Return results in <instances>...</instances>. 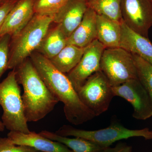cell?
I'll list each match as a JSON object with an SVG mask.
<instances>
[{
  "label": "cell",
  "mask_w": 152,
  "mask_h": 152,
  "mask_svg": "<svg viewBox=\"0 0 152 152\" xmlns=\"http://www.w3.org/2000/svg\"><path fill=\"white\" fill-rule=\"evenodd\" d=\"M88 7L98 15L104 16L121 23V0H87Z\"/></svg>",
  "instance_id": "ffe728a7"
},
{
  "label": "cell",
  "mask_w": 152,
  "mask_h": 152,
  "mask_svg": "<svg viewBox=\"0 0 152 152\" xmlns=\"http://www.w3.org/2000/svg\"><path fill=\"white\" fill-rule=\"evenodd\" d=\"M121 23L105 16L97 15V39L106 48H120Z\"/></svg>",
  "instance_id": "2e32d148"
},
{
  "label": "cell",
  "mask_w": 152,
  "mask_h": 152,
  "mask_svg": "<svg viewBox=\"0 0 152 152\" xmlns=\"http://www.w3.org/2000/svg\"><path fill=\"white\" fill-rule=\"evenodd\" d=\"M3 0H0V5L2 3H3Z\"/></svg>",
  "instance_id": "83f0119b"
},
{
  "label": "cell",
  "mask_w": 152,
  "mask_h": 152,
  "mask_svg": "<svg viewBox=\"0 0 152 152\" xmlns=\"http://www.w3.org/2000/svg\"><path fill=\"white\" fill-rule=\"evenodd\" d=\"M49 28L36 51L50 60L59 53L67 45V39L56 24Z\"/></svg>",
  "instance_id": "e0dca14e"
},
{
  "label": "cell",
  "mask_w": 152,
  "mask_h": 152,
  "mask_svg": "<svg viewBox=\"0 0 152 152\" xmlns=\"http://www.w3.org/2000/svg\"><path fill=\"white\" fill-rule=\"evenodd\" d=\"M100 70L112 87L138 79L132 55L120 47L104 49L101 58Z\"/></svg>",
  "instance_id": "8992f818"
},
{
  "label": "cell",
  "mask_w": 152,
  "mask_h": 152,
  "mask_svg": "<svg viewBox=\"0 0 152 152\" xmlns=\"http://www.w3.org/2000/svg\"><path fill=\"white\" fill-rule=\"evenodd\" d=\"M5 127L4 126V124L2 121H0V132H4Z\"/></svg>",
  "instance_id": "4316f807"
},
{
  "label": "cell",
  "mask_w": 152,
  "mask_h": 152,
  "mask_svg": "<svg viewBox=\"0 0 152 152\" xmlns=\"http://www.w3.org/2000/svg\"><path fill=\"white\" fill-rule=\"evenodd\" d=\"M39 133L47 138L65 145L73 152H104L106 148L82 138L75 137V138H70L46 130L41 131Z\"/></svg>",
  "instance_id": "d6986e66"
},
{
  "label": "cell",
  "mask_w": 152,
  "mask_h": 152,
  "mask_svg": "<svg viewBox=\"0 0 152 152\" xmlns=\"http://www.w3.org/2000/svg\"><path fill=\"white\" fill-rule=\"evenodd\" d=\"M29 58L49 89L64 104V112L69 122L80 125L96 117L82 102L66 74L57 69L50 60L37 52L33 53Z\"/></svg>",
  "instance_id": "6da1fadb"
},
{
  "label": "cell",
  "mask_w": 152,
  "mask_h": 152,
  "mask_svg": "<svg viewBox=\"0 0 152 152\" xmlns=\"http://www.w3.org/2000/svg\"><path fill=\"white\" fill-rule=\"evenodd\" d=\"M14 69L18 83L23 88L22 100L28 122L44 118L59 101L41 78L29 58Z\"/></svg>",
  "instance_id": "7a4b0ae2"
},
{
  "label": "cell",
  "mask_w": 152,
  "mask_h": 152,
  "mask_svg": "<svg viewBox=\"0 0 152 152\" xmlns=\"http://www.w3.org/2000/svg\"><path fill=\"white\" fill-rule=\"evenodd\" d=\"M36 0H18L6 18L0 37L9 34L11 37L18 34L29 23L34 15Z\"/></svg>",
  "instance_id": "7c38bea8"
},
{
  "label": "cell",
  "mask_w": 152,
  "mask_h": 152,
  "mask_svg": "<svg viewBox=\"0 0 152 152\" xmlns=\"http://www.w3.org/2000/svg\"><path fill=\"white\" fill-rule=\"evenodd\" d=\"M70 0H36V14L53 16Z\"/></svg>",
  "instance_id": "7402d4cb"
},
{
  "label": "cell",
  "mask_w": 152,
  "mask_h": 152,
  "mask_svg": "<svg viewBox=\"0 0 152 152\" xmlns=\"http://www.w3.org/2000/svg\"><path fill=\"white\" fill-rule=\"evenodd\" d=\"M7 137L15 145L28 146L40 152H73L65 145L52 140L34 132L26 134L10 131Z\"/></svg>",
  "instance_id": "4fadbf2b"
},
{
  "label": "cell",
  "mask_w": 152,
  "mask_h": 152,
  "mask_svg": "<svg viewBox=\"0 0 152 152\" xmlns=\"http://www.w3.org/2000/svg\"><path fill=\"white\" fill-rule=\"evenodd\" d=\"M105 48L96 39L85 48L84 53L77 66L66 74L74 88L77 92L87 79L100 70V62Z\"/></svg>",
  "instance_id": "30bf717a"
},
{
  "label": "cell",
  "mask_w": 152,
  "mask_h": 152,
  "mask_svg": "<svg viewBox=\"0 0 152 152\" xmlns=\"http://www.w3.org/2000/svg\"><path fill=\"white\" fill-rule=\"evenodd\" d=\"M55 133L64 137L82 138L104 148L110 146L118 141L133 137H142L145 140H152V131L148 128L129 129L118 123L112 124L104 129L94 131L80 129L70 125H64Z\"/></svg>",
  "instance_id": "5b68a950"
},
{
  "label": "cell",
  "mask_w": 152,
  "mask_h": 152,
  "mask_svg": "<svg viewBox=\"0 0 152 152\" xmlns=\"http://www.w3.org/2000/svg\"><path fill=\"white\" fill-rule=\"evenodd\" d=\"M0 152H40L32 147L15 145L8 137H0Z\"/></svg>",
  "instance_id": "cb8c5ba5"
},
{
  "label": "cell",
  "mask_w": 152,
  "mask_h": 152,
  "mask_svg": "<svg viewBox=\"0 0 152 152\" xmlns=\"http://www.w3.org/2000/svg\"><path fill=\"white\" fill-rule=\"evenodd\" d=\"M19 85L15 69L0 82V106L3 110L2 122L8 130L28 134L31 131L25 117Z\"/></svg>",
  "instance_id": "277c9868"
},
{
  "label": "cell",
  "mask_w": 152,
  "mask_h": 152,
  "mask_svg": "<svg viewBox=\"0 0 152 152\" xmlns=\"http://www.w3.org/2000/svg\"><path fill=\"white\" fill-rule=\"evenodd\" d=\"M132 55L137 69L138 78L148 92L152 102V65L137 55Z\"/></svg>",
  "instance_id": "44dd1931"
},
{
  "label": "cell",
  "mask_w": 152,
  "mask_h": 152,
  "mask_svg": "<svg viewBox=\"0 0 152 152\" xmlns=\"http://www.w3.org/2000/svg\"><path fill=\"white\" fill-rule=\"evenodd\" d=\"M121 26L120 48L137 55L152 65V43L148 38L134 31L123 22Z\"/></svg>",
  "instance_id": "5bb4252c"
},
{
  "label": "cell",
  "mask_w": 152,
  "mask_h": 152,
  "mask_svg": "<svg viewBox=\"0 0 152 152\" xmlns=\"http://www.w3.org/2000/svg\"><path fill=\"white\" fill-rule=\"evenodd\" d=\"M132 147L126 143L119 142L113 148H106L104 152H132Z\"/></svg>",
  "instance_id": "484cf974"
},
{
  "label": "cell",
  "mask_w": 152,
  "mask_h": 152,
  "mask_svg": "<svg viewBox=\"0 0 152 152\" xmlns=\"http://www.w3.org/2000/svg\"><path fill=\"white\" fill-rule=\"evenodd\" d=\"M88 8L87 0H70L53 16L67 39L82 22Z\"/></svg>",
  "instance_id": "8fae6325"
},
{
  "label": "cell",
  "mask_w": 152,
  "mask_h": 152,
  "mask_svg": "<svg viewBox=\"0 0 152 152\" xmlns=\"http://www.w3.org/2000/svg\"><path fill=\"white\" fill-rule=\"evenodd\" d=\"M114 96L125 99L132 106L133 118L145 120L152 116V102L149 95L138 79L112 87Z\"/></svg>",
  "instance_id": "ba28073f"
},
{
  "label": "cell",
  "mask_w": 152,
  "mask_h": 152,
  "mask_svg": "<svg viewBox=\"0 0 152 152\" xmlns=\"http://www.w3.org/2000/svg\"><path fill=\"white\" fill-rule=\"evenodd\" d=\"M11 38V36L9 34L0 37V79L8 70L9 44Z\"/></svg>",
  "instance_id": "603a6c76"
},
{
  "label": "cell",
  "mask_w": 152,
  "mask_h": 152,
  "mask_svg": "<svg viewBox=\"0 0 152 152\" xmlns=\"http://www.w3.org/2000/svg\"><path fill=\"white\" fill-rule=\"evenodd\" d=\"M18 0H3L0 5V32L6 18Z\"/></svg>",
  "instance_id": "d4e9b609"
},
{
  "label": "cell",
  "mask_w": 152,
  "mask_h": 152,
  "mask_svg": "<svg viewBox=\"0 0 152 152\" xmlns=\"http://www.w3.org/2000/svg\"><path fill=\"white\" fill-rule=\"evenodd\" d=\"M123 22L139 34L148 38L152 26V3L150 0H121Z\"/></svg>",
  "instance_id": "9c48e42d"
},
{
  "label": "cell",
  "mask_w": 152,
  "mask_h": 152,
  "mask_svg": "<svg viewBox=\"0 0 152 152\" xmlns=\"http://www.w3.org/2000/svg\"><path fill=\"white\" fill-rule=\"evenodd\" d=\"M53 21V16L35 14L9 44L8 69H14L36 51Z\"/></svg>",
  "instance_id": "3957f363"
},
{
  "label": "cell",
  "mask_w": 152,
  "mask_h": 152,
  "mask_svg": "<svg viewBox=\"0 0 152 152\" xmlns=\"http://www.w3.org/2000/svg\"><path fill=\"white\" fill-rule=\"evenodd\" d=\"M77 93L82 102L96 116L107 110L115 96L112 86L101 70L90 76Z\"/></svg>",
  "instance_id": "52a82bcc"
},
{
  "label": "cell",
  "mask_w": 152,
  "mask_h": 152,
  "mask_svg": "<svg viewBox=\"0 0 152 152\" xmlns=\"http://www.w3.org/2000/svg\"><path fill=\"white\" fill-rule=\"evenodd\" d=\"M150 1H151V2L152 3V0H150Z\"/></svg>",
  "instance_id": "f1b7e54d"
},
{
  "label": "cell",
  "mask_w": 152,
  "mask_h": 152,
  "mask_svg": "<svg viewBox=\"0 0 152 152\" xmlns=\"http://www.w3.org/2000/svg\"><path fill=\"white\" fill-rule=\"evenodd\" d=\"M97 14L92 9H87L82 22L67 39V45L86 48L97 39Z\"/></svg>",
  "instance_id": "9a60e30c"
},
{
  "label": "cell",
  "mask_w": 152,
  "mask_h": 152,
  "mask_svg": "<svg viewBox=\"0 0 152 152\" xmlns=\"http://www.w3.org/2000/svg\"><path fill=\"white\" fill-rule=\"evenodd\" d=\"M85 48L67 45L56 56L50 59L53 65L63 73L67 74L80 61Z\"/></svg>",
  "instance_id": "ac0fdd59"
}]
</instances>
